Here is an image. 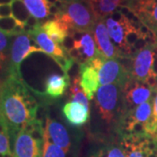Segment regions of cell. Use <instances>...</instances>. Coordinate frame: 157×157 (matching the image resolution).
<instances>
[{
	"mask_svg": "<svg viewBox=\"0 0 157 157\" xmlns=\"http://www.w3.org/2000/svg\"><path fill=\"white\" fill-rule=\"evenodd\" d=\"M70 84V78L67 74L52 73L45 80V93L52 98L61 97Z\"/></svg>",
	"mask_w": 157,
	"mask_h": 157,
	"instance_id": "e0dca14e",
	"label": "cell"
},
{
	"mask_svg": "<svg viewBox=\"0 0 157 157\" xmlns=\"http://www.w3.org/2000/svg\"><path fill=\"white\" fill-rule=\"evenodd\" d=\"M44 137L52 140V143L60 147L66 152H68L71 146L70 137L66 128L59 121L52 120L49 117H46L45 120Z\"/></svg>",
	"mask_w": 157,
	"mask_h": 157,
	"instance_id": "5bb4252c",
	"label": "cell"
},
{
	"mask_svg": "<svg viewBox=\"0 0 157 157\" xmlns=\"http://www.w3.org/2000/svg\"><path fill=\"white\" fill-rule=\"evenodd\" d=\"M14 0H0V6L1 5H11Z\"/></svg>",
	"mask_w": 157,
	"mask_h": 157,
	"instance_id": "d6a6232c",
	"label": "cell"
},
{
	"mask_svg": "<svg viewBox=\"0 0 157 157\" xmlns=\"http://www.w3.org/2000/svg\"><path fill=\"white\" fill-rule=\"evenodd\" d=\"M147 135H154L157 132V87L155 88V96L153 99V115L151 121L147 125Z\"/></svg>",
	"mask_w": 157,
	"mask_h": 157,
	"instance_id": "4316f807",
	"label": "cell"
},
{
	"mask_svg": "<svg viewBox=\"0 0 157 157\" xmlns=\"http://www.w3.org/2000/svg\"><path fill=\"white\" fill-rule=\"evenodd\" d=\"M104 21L113 44L124 54L130 56L132 52L125 42V38L129 31L139 26L140 25H136L132 22L120 9L113 11L111 15L104 19Z\"/></svg>",
	"mask_w": 157,
	"mask_h": 157,
	"instance_id": "277c9868",
	"label": "cell"
},
{
	"mask_svg": "<svg viewBox=\"0 0 157 157\" xmlns=\"http://www.w3.org/2000/svg\"><path fill=\"white\" fill-rule=\"evenodd\" d=\"M70 35L74 39L73 48L78 52V63L86 64L101 56L96 45L94 33L74 31Z\"/></svg>",
	"mask_w": 157,
	"mask_h": 157,
	"instance_id": "30bf717a",
	"label": "cell"
},
{
	"mask_svg": "<svg viewBox=\"0 0 157 157\" xmlns=\"http://www.w3.org/2000/svg\"><path fill=\"white\" fill-rule=\"evenodd\" d=\"M124 152L127 157H146V154L140 149V147L133 146V145H127L124 146Z\"/></svg>",
	"mask_w": 157,
	"mask_h": 157,
	"instance_id": "f546056e",
	"label": "cell"
},
{
	"mask_svg": "<svg viewBox=\"0 0 157 157\" xmlns=\"http://www.w3.org/2000/svg\"><path fill=\"white\" fill-rule=\"evenodd\" d=\"M146 157H157V152L156 151L148 152Z\"/></svg>",
	"mask_w": 157,
	"mask_h": 157,
	"instance_id": "836d02e7",
	"label": "cell"
},
{
	"mask_svg": "<svg viewBox=\"0 0 157 157\" xmlns=\"http://www.w3.org/2000/svg\"><path fill=\"white\" fill-rule=\"evenodd\" d=\"M62 113L73 126H82L89 120V109L77 101H69L62 107Z\"/></svg>",
	"mask_w": 157,
	"mask_h": 157,
	"instance_id": "2e32d148",
	"label": "cell"
},
{
	"mask_svg": "<svg viewBox=\"0 0 157 157\" xmlns=\"http://www.w3.org/2000/svg\"><path fill=\"white\" fill-rule=\"evenodd\" d=\"M41 150L38 142L27 131L21 129L17 133L14 141V157H41Z\"/></svg>",
	"mask_w": 157,
	"mask_h": 157,
	"instance_id": "4fadbf2b",
	"label": "cell"
},
{
	"mask_svg": "<svg viewBox=\"0 0 157 157\" xmlns=\"http://www.w3.org/2000/svg\"><path fill=\"white\" fill-rule=\"evenodd\" d=\"M69 97L72 101H77L89 109V99L80 86V75L73 78L69 88Z\"/></svg>",
	"mask_w": 157,
	"mask_h": 157,
	"instance_id": "603a6c76",
	"label": "cell"
},
{
	"mask_svg": "<svg viewBox=\"0 0 157 157\" xmlns=\"http://www.w3.org/2000/svg\"><path fill=\"white\" fill-rule=\"evenodd\" d=\"M0 157H5V154H2V153H0Z\"/></svg>",
	"mask_w": 157,
	"mask_h": 157,
	"instance_id": "e575fe53",
	"label": "cell"
},
{
	"mask_svg": "<svg viewBox=\"0 0 157 157\" xmlns=\"http://www.w3.org/2000/svg\"><path fill=\"white\" fill-rule=\"evenodd\" d=\"M12 36L3 33L0 30V72L4 69L6 60L10 57V39Z\"/></svg>",
	"mask_w": 157,
	"mask_h": 157,
	"instance_id": "d4e9b609",
	"label": "cell"
},
{
	"mask_svg": "<svg viewBox=\"0 0 157 157\" xmlns=\"http://www.w3.org/2000/svg\"><path fill=\"white\" fill-rule=\"evenodd\" d=\"M98 75L101 86L119 84L122 87L131 78V73L122 66L120 59H105L98 70Z\"/></svg>",
	"mask_w": 157,
	"mask_h": 157,
	"instance_id": "ba28073f",
	"label": "cell"
},
{
	"mask_svg": "<svg viewBox=\"0 0 157 157\" xmlns=\"http://www.w3.org/2000/svg\"><path fill=\"white\" fill-rule=\"evenodd\" d=\"M12 17V10L11 5H1L0 6V18Z\"/></svg>",
	"mask_w": 157,
	"mask_h": 157,
	"instance_id": "4dcf8cb0",
	"label": "cell"
},
{
	"mask_svg": "<svg viewBox=\"0 0 157 157\" xmlns=\"http://www.w3.org/2000/svg\"><path fill=\"white\" fill-rule=\"evenodd\" d=\"M0 30L8 35L14 36L25 33V24L17 21L13 16L2 17L0 18Z\"/></svg>",
	"mask_w": 157,
	"mask_h": 157,
	"instance_id": "7402d4cb",
	"label": "cell"
},
{
	"mask_svg": "<svg viewBox=\"0 0 157 157\" xmlns=\"http://www.w3.org/2000/svg\"><path fill=\"white\" fill-rule=\"evenodd\" d=\"M156 45H147L145 48L136 52L132 58L131 77L138 81L145 82L151 74L155 59Z\"/></svg>",
	"mask_w": 157,
	"mask_h": 157,
	"instance_id": "9c48e42d",
	"label": "cell"
},
{
	"mask_svg": "<svg viewBox=\"0 0 157 157\" xmlns=\"http://www.w3.org/2000/svg\"><path fill=\"white\" fill-rule=\"evenodd\" d=\"M0 153L2 154L11 153L10 136L8 133H0Z\"/></svg>",
	"mask_w": 157,
	"mask_h": 157,
	"instance_id": "f1b7e54d",
	"label": "cell"
},
{
	"mask_svg": "<svg viewBox=\"0 0 157 157\" xmlns=\"http://www.w3.org/2000/svg\"><path fill=\"white\" fill-rule=\"evenodd\" d=\"M99 157H127L125 152L122 148L118 147H112L107 152H101L99 154Z\"/></svg>",
	"mask_w": 157,
	"mask_h": 157,
	"instance_id": "83f0119b",
	"label": "cell"
},
{
	"mask_svg": "<svg viewBox=\"0 0 157 157\" xmlns=\"http://www.w3.org/2000/svg\"><path fill=\"white\" fill-rule=\"evenodd\" d=\"M33 41V39L26 32L14 35L10 47V63L8 68L9 75L22 78L20 73V65L24 59L33 52H43V51L38 45L32 43Z\"/></svg>",
	"mask_w": 157,
	"mask_h": 157,
	"instance_id": "3957f363",
	"label": "cell"
},
{
	"mask_svg": "<svg viewBox=\"0 0 157 157\" xmlns=\"http://www.w3.org/2000/svg\"><path fill=\"white\" fill-rule=\"evenodd\" d=\"M39 105L22 78L9 75L0 85V122L10 140L36 119Z\"/></svg>",
	"mask_w": 157,
	"mask_h": 157,
	"instance_id": "6da1fadb",
	"label": "cell"
},
{
	"mask_svg": "<svg viewBox=\"0 0 157 157\" xmlns=\"http://www.w3.org/2000/svg\"><path fill=\"white\" fill-rule=\"evenodd\" d=\"M122 86L119 84L101 86L95 96V103L101 118L110 124L113 121L119 107V100L122 93Z\"/></svg>",
	"mask_w": 157,
	"mask_h": 157,
	"instance_id": "5b68a950",
	"label": "cell"
},
{
	"mask_svg": "<svg viewBox=\"0 0 157 157\" xmlns=\"http://www.w3.org/2000/svg\"><path fill=\"white\" fill-rule=\"evenodd\" d=\"M31 16L39 21L47 19L51 16L50 5L46 0H22ZM48 20V19H47Z\"/></svg>",
	"mask_w": 157,
	"mask_h": 157,
	"instance_id": "44dd1931",
	"label": "cell"
},
{
	"mask_svg": "<svg viewBox=\"0 0 157 157\" xmlns=\"http://www.w3.org/2000/svg\"><path fill=\"white\" fill-rule=\"evenodd\" d=\"M152 72L157 76V53L155 56V59H154V63H153V67H152Z\"/></svg>",
	"mask_w": 157,
	"mask_h": 157,
	"instance_id": "1f68e13d",
	"label": "cell"
},
{
	"mask_svg": "<svg viewBox=\"0 0 157 157\" xmlns=\"http://www.w3.org/2000/svg\"><path fill=\"white\" fill-rule=\"evenodd\" d=\"M127 6L142 25L151 30L157 39V0H127Z\"/></svg>",
	"mask_w": 157,
	"mask_h": 157,
	"instance_id": "8992f818",
	"label": "cell"
},
{
	"mask_svg": "<svg viewBox=\"0 0 157 157\" xmlns=\"http://www.w3.org/2000/svg\"><path fill=\"white\" fill-rule=\"evenodd\" d=\"M11 6L12 10V16L17 21L25 24L31 16V14L27 10L26 6L23 3L22 0H14L11 4Z\"/></svg>",
	"mask_w": 157,
	"mask_h": 157,
	"instance_id": "cb8c5ba5",
	"label": "cell"
},
{
	"mask_svg": "<svg viewBox=\"0 0 157 157\" xmlns=\"http://www.w3.org/2000/svg\"><path fill=\"white\" fill-rule=\"evenodd\" d=\"M66 154L67 152L63 148L44 137V145L41 157H66Z\"/></svg>",
	"mask_w": 157,
	"mask_h": 157,
	"instance_id": "484cf974",
	"label": "cell"
},
{
	"mask_svg": "<svg viewBox=\"0 0 157 157\" xmlns=\"http://www.w3.org/2000/svg\"><path fill=\"white\" fill-rule=\"evenodd\" d=\"M152 88L145 82L129 78L122 88L123 104L127 112L151 99Z\"/></svg>",
	"mask_w": 157,
	"mask_h": 157,
	"instance_id": "52a82bcc",
	"label": "cell"
},
{
	"mask_svg": "<svg viewBox=\"0 0 157 157\" xmlns=\"http://www.w3.org/2000/svg\"><path fill=\"white\" fill-rule=\"evenodd\" d=\"M94 37L100 55L103 59H119L126 55L112 42L104 19H99L96 22L94 29Z\"/></svg>",
	"mask_w": 157,
	"mask_h": 157,
	"instance_id": "8fae6325",
	"label": "cell"
},
{
	"mask_svg": "<svg viewBox=\"0 0 157 157\" xmlns=\"http://www.w3.org/2000/svg\"><path fill=\"white\" fill-rule=\"evenodd\" d=\"M80 86L89 100H93L100 87L97 70L89 64H80Z\"/></svg>",
	"mask_w": 157,
	"mask_h": 157,
	"instance_id": "9a60e30c",
	"label": "cell"
},
{
	"mask_svg": "<svg viewBox=\"0 0 157 157\" xmlns=\"http://www.w3.org/2000/svg\"><path fill=\"white\" fill-rule=\"evenodd\" d=\"M127 0H86L97 19H105L119 7L123 6Z\"/></svg>",
	"mask_w": 157,
	"mask_h": 157,
	"instance_id": "ac0fdd59",
	"label": "cell"
},
{
	"mask_svg": "<svg viewBox=\"0 0 157 157\" xmlns=\"http://www.w3.org/2000/svg\"><path fill=\"white\" fill-rule=\"evenodd\" d=\"M60 12L58 17L72 32H91L94 33L96 22L98 21L92 8L86 0H71L63 2Z\"/></svg>",
	"mask_w": 157,
	"mask_h": 157,
	"instance_id": "7a4b0ae2",
	"label": "cell"
},
{
	"mask_svg": "<svg viewBox=\"0 0 157 157\" xmlns=\"http://www.w3.org/2000/svg\"><path fill=\"white\" fill-rule=\"evenodd\" d=\"M125 115L128 118L132 121L140 122L144 125L149 123L151 121L152 115H153V107H152V102L150 100L146 101L139 106H137L132 110H129L128 112L125 113Z\"/></svg>",
	"mask_w": 157,
	"mask_h": 157,
	"instance_id": "ffe728a7",
	"label": "cell"
},
{
	"mask_svg": "<svg viewBox=\"0 0 157 157\" xmlns=\"http://www.w3.org/2000/svg\"><path fill=\"white\" fill-rule=\"evenodd\" d=\"M41 26L51 39L59 45H62L67 36L69 35L67 26L58 17H53V18L42 23Z\"/></svg>",
	"mask_w": 157,
	"mask_h": 157,
	"instance_id": "d6986e66",
	"label": "cell"
},
{
	"mask_svg": "<svg viewBox=\"0 0 157 157\" xmlns=\"http://www.w3.org/2000/svg\"><path fill=\"white\" fill-rule=\"evenodd\" d=\"M41 25L42 23L37 27L26 33H28L31 38L33 39V41L39 48L43 51V52L52 57L55 61L59 59L70 57L66 50L62 47L61 45L58 44L54 40L51 39L48 34L42 29Z\"/></svg>",
	"mask_w": 157,
	"mask_h": 157,
	"instance_id": "7c38bea8",
	"label": "cell"
}]
</instances>
